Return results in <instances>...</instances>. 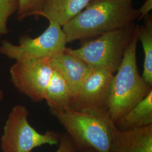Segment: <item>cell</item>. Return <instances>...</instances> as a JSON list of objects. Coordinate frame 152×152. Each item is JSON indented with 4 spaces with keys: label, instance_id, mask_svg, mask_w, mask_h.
I'll return each mask as SVG.
<instances>
[{
    "label": "cell",
    "instance_id": "cell-1",
    "mask_svg": "<svg viewBox=\"0 0 152 152\" xmlns=\"http://www.w3.org/2000/svg\"><path fill=\"white\" fill-rule=\"evenodd\" d=\"M139 12L134 0H90L85 8L62 27L66 43L94 38L130 26Z\"/></svg>",
    "mask_w": 152,
    "mask_h": 152
},
{
    "label": "cell",
    "instance_id": "cell-2",
    "mask_svg": "<svg viewBox=\"0 0 152 152\" xmlns=\"http://www.w3.org/2000/svg\"><path fill=\"white\" fill-rule=\"evenodd\" d=\"M137 27L136 24L132 39L113 75L110 86L108 115L114 124L152 91V86L144 80L137 66Z\"/></svg>",
    "mask_w": 152,
    "mask_h": 152
},
{
    "label": "cell",
    "instance_id": "cell-3",
    "mask_svg": "<svg viewBox=\"0 0 152 152\" xmlns=\"http://www.w3.org/2000/svg\"><path fill=\"white\" fill-rule=\"evenodd\" d=\"M62 125L78 152H108L117 129L108 117L73 109L50 110Z\"/></svg>",
    "mask_w": 152,
    "mask_h": 152
},
{
    "label": "cell",
    "instance_id": "cell-4",
    "mask_svg": "<svg viewBox=\"0 0 152 152\" xmlns=\"http://www.w3.org/2000/svg\"><path fill=\"white\" fill-rule=\"evenodd\" d=\"M136 24L105 33L76 49L65 50L92 68H103L115 73L132 39Z\"/></svg>",
    "mask_w": 152,
    "mask_h": 152
},
{
    "label": "cell",
    "instance_id": "cell-5",
    "mask_svg": "<svg viewBox=\"0 0 152 152\" xmlns=\"http://www.w3.org/2000/svg\"><path fill=\"white\" fill-rule=\"evenodd\" d=\"M29 110L21 104L13 107L6 121L1 137L2 152H31L37 147L59 144L60 134L53 131L39 133L28 121Z\"/></svg>",
    "mask_w": 152,
    "mask_h": 152
},
{
    "label": "cell",
    "instance_id": "cell-6",
    "mask_svg": "<svg viewBox=\"0 0 152 152\" xmlns=\"http://www.w3.org/2000/svg\"><path fill=\"white\" fill-rule=\"evenodd\" d=\"M49 22L48 27L36 38L23 36L18 45L4 40L0 46V54L16 61L51 59L64 52L67 43L62 27L57 22Z\"/></svg>",
    "mask_w": 152,
    "mask_h": 152
},
{
    "label": "cell",
    "instance_id": "cell-7",
    "mask_svg": "<svg viewBox=\"0 0 152 152\" xmlns=\"http://www.w3.org/2000/svg\"><path fill=\"white\" fill-rule=\"evenodd\" d=\"M50 59L16 61L9 72L11 82L17 91L35 102L45 100L53 71Z\"/></svg>",
    "mask_w": 152,
    "mask_h": 152
},
{
    "label": "cell",
    "instance_id": "cell-8",
    "mask_svg": "<svg viewBox=\"0 0 152 152\" xmlns=\"http://www.w3.org/2000/svg\"><path fill=\"white\" fill-rule=\"evenodd\" d=\"M114 74L105 68H92L76 96L73 110L108 117L109 92Z\"/></svg>",
    "mask_w": 152,
    "mask_h": 152
},
{
    "label": "cell",
    "instance_id": "cell-9",
    "mask_svg": "<svg viewBox=\"0 0 152 152\" xmlns=\"http://www.w3.org/2000/svg\"><path fill=\"white\" fill-rule=\"evenodd\" d=\"M50 62L53 68L58 71L64 78L76 97L92 67L65 50L50 59Z\"/></svg>",
    "mask_w": 152,
    "mask_h": 152
},
{
    "label": "cell",
    "instance_id": "cell-10",
    "mask_svg": "<svg viewBox=\"0 0 152 152\" xmlns=\"http://www.w3.org/2000/svg\"><path fill=\"white\" fill-rule=\"evenodd\" d=\"M108 152H152V125L115 132Z\"/></svg>",
    "mask_w": 152,
    "mask_h": 152
},
{
    "label": "cell",
    "instance_id": "cell-11",
    "mask_svg": "<svg viewBox=\"0 0 152 152\" xmlns=\"http://www.w3.org/2000/svg\"><path fill=\"white\" fill-rule=\"evenodd\" d=\"M75 98L74 93L64 78L53 68L45 98L50 110L73 109Z\"/></svg>",
    "mask_w": 152,
    "mask_h": 152
},
{
    "label": "cell",
    "instance_id": "cell-12",
    "mask_svg": "<svg viewBox=\"0 0 152 152\" xmlns=\"http://www.w3.org/2000/svg\"><path fill=\"white\" fill-rule=\"evenodd\" d=\"M90 0H44L41 17L63 27L81 12Z\"/></svg>",
    "mask_w": 152,
    "mask_h": 152
},
{
    "label": "cell",
    "instance_id": "cell-13",
    "mask_svg": "<svg viewBox=\"0 0 152 152\" xmlns=\"http://www.w3.org/2000/svg\"><path fill=\"white\" fill-rule=\"evenodd\" d=\"M150 125H152V91L114 123L116 129L121 131Z\"/></svg>",
    "mask_w": 152,
    "mask_h": 152
},
{
    "label": "cell",
    "instance_id": "cell-14",
    "mask_svg": "<svg viewBox=\"0 0 152 152\" xmlns=\"http://www.w3.org/2000/svg\"><path fill=\"white\" fill-rule=\"evenodd\" d=\"M144 24L137 27L138 41L142 44L144 54L142 77L152 86V19L151 15L144 18Z\"/></svg>",
    "mask_w": 152,
    "mask_h": 152
},
{
    "label": "cell",
    "instance_id": "cell-15",
    "mask_svg": "<svg viewBox=\"0 0 152 152\" xmlns=\"http://www.w3.org/2000/svg\"><path fill=\"white\" fill-rule=\"evenodd\" d=\"M44 0H18L17 19L22 21L30 16L41 17Z\"/></svg>",
    "mask_w": 152,
    "mask_h": 152
},
{
    "label": "cell",
    "instance_id": "cell-16",
    "mask_svg": "<svg viewBox=\"0 0 152 152\" xmlns=\"http://www.w3.org/2000/svg\"><path fill=\"white\" fill-rule=\"evenodd\" d=\"M18 8V0H0V41L8 33L7 23Z\"/></svg>",
    "mask_w": 152,
    "mask_h": 152
},
{
    "label": "cell",
    "instance_id": "cell-17",
    "mask_svg": "<svg viewBox=\"0 0 152 152\" xmlns=\"http://www.w3.org/2000/svg\"><path fill=\"white\" fill-rule=\"evenodd\" d=\"M55 152H78L71 137L66 133L60 134L59 147Z\"/></svg>",
    "mask_w": 152,
    "mask_h": 152
},
{
    "label": "cell",
    "instance_id": "cell-18",
    "mask_svg": "<svg viewBox=\"0 0 152 152\" xmlns=\"http://www.w3.org/2000/svg\"><path fill=\"white\" fill-rule=\"evenodd\" d=\"M152 0H145L141 7L138 9L139 16L138 20L144 19L147 15H149L150 12L152 11Z\"/></svg>",
    "mask_w": 152,
    "mask_h": 152
},
{
    "label": "cell",
    "instance_id": "cell-19",
    "mask_svg": "<svg viewBox=\"0 0 152 152\" xmlns=\"http://www.w3.org/2000/svg\"><path fill=\"white\" fill-rule=\"evenodd\" d=\"M4 98V93L3 90L1 88H0V103L3 100Z\"/></svg>",
    "mask_w": 152,
    "mask_h": 152
},
{
    "label": "cell",
    "instance_id": "cell-20",
    "mask_svg": "<svg viewBox=\"0 0 152 152\" xmlns=\"http://www.w3.org/2000/svg\"><path fill=\"white\" fill-rule=\"evenodd\" d=\"M96 152L95 151H94V150H93V149H87V150H85V151H84L83 152Z\"/></svg>",
    "mask_w": 152,
    "mask_h": 152
}]
</instances>
